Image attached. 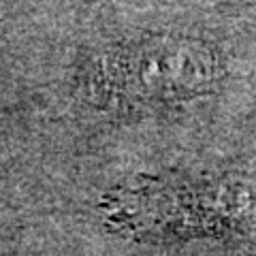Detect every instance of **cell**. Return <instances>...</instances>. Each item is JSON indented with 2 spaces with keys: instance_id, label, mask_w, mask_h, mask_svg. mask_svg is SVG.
I'll return each mask as SVG.
<instances>
[{
  "instance_id": "obj_1",
  "label": "cell",
  "mask_w": 256,
  "mask_h": 256,
  "mask_svg": "<svg viewBox=\"0 0 256 256\" xmlns=\"http://www.w3.org/2000/svg\"><path fill=\"white\" fill-rule=\"evenodd\" d=\"M212 68L203 50L184 43L158 41L109 60L105 79L114 92L126 98H171L201 90L210 82Z\"/></svg>"
}]
</instances>
